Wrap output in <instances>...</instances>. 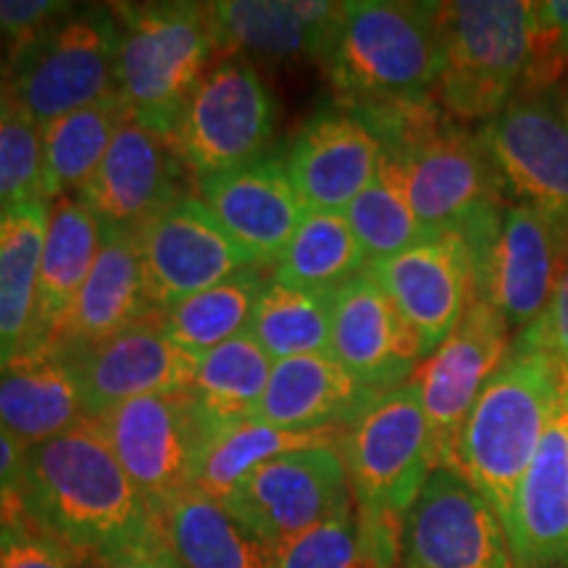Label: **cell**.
Instances as JSON below:
<instances>
[{"label": "cell", "mask_w": 568, "mask_h": 568, "mask_svg": "<svg viewBox=\"0 0 568 568\" xmlns=\"http://www.w3.org/2000/svg\"><path fill=\"white\" fill-rule=\"evenodd\" d=\"M339 435H343L339 429H282V426L258 422V418L219 426L211 432L209 443L197 458L193 489L224 503L251 477V471L266 460L280 458L284 453L305 450V447L335 445L339 443Z\"/></svg>", "instance_id": "obj_30"}, {"label": "cell", "mask_w": 568, "mask_h": 568, "mask_svg": "<svg viewBox=\"0 0 568 568\" xmlns=\"http://www.w3.org/2000/svg\"><path fill=\"white\" fill-rule=\"evenodd\" d=\"M134 237L148 293L161 314L226 276L261 266L193 193L163 209Z\"/></svg>", "instance_id": "obj_16"}, {"label": "cell", "mask_w": 568, "mask_h": 568, "mask_svg": "<svg viewBox=\"0 0 568 568\" xmlns=\"http://www.w3.org/2000/svg\"><path fill=\"white\" fill-rule=\"evenodd\" d=\"M284 166L305 211L345 213L379 174L382 145L347 105H339L301 126Z\"/></svg>", "instance_id": "obj_21"}, {"label": "cell", "mask_w": 568, "mask_h": 568, "mask_svg": "<svg viewBox=\"0 0 568 568\" xmlns=\"http://www.w3.org/2000/svg\"><path fill=\"white\" fill-rule=\"evenodd\" d=\"M514 345V329L485 297L474 295L456 329L426 355L410 382L418 387L437 466L453 468L456 443L481 389Z\"/></svg>", "instance_id": "obj_14"}, {"label": "cell", "mask_w": 568, "mask_h": 568, "mask_svg": "<svg viewBox=\"0 0 568 568\" xmlns=\"http://www.w3.org/2000/svg\"><path fill=\"white\" fill-rule=\"evenodd\" d=\"M74 3L63 0H0V67L67 17Z\"/></svg>", "instance_id": "obj_42"}, {"label": "cell", "mask_w": 568, "mask_h": 568, "mask_svg": "<svg viewBox=\"0 0 568 568\" xmlns=\"http://www.w3.org/2000/svg\"><path fill=\"white\" fill-rule=\"evenodd\" d=\"M403 531L345 514L274 545V568H400Z\"/></svg>", "instance_id": "obj_37"}, {"label": "cell", "mask_w": 568, "mask_h": 568, "mask_svg": "<svg viewBox=\"0 0 568 568\" xmlns=\"http://www.w3.org/2000/svg\"><path fill=\"white\" fill-rule=\"evenodd\" d=\"M88 416L82 387L61 347L32 343L0 364V426L24 450L74 429Z\"/></svg>", "instance_id": "obj_25"}, {"label": "cell", "mask_w": 568, "mask_h": 568, "mask_svg": "<svg viewBox=\"0 0 568 568\" xmlns=\"http://www.w3.org/2000/svg\"><path fill=\"white\" fill-rule=\"evenodd\" d=\"M355 514L403 527L437 468L422 395L414 382L376 395L339 435Z\"/></svg>", "instance_id": "obj_8"}, {"label": "cell", "mask_w": 568, "mask_h": 568, "mask_svg": "<svg viewBox=\"0 0 568 568\" xmlns=\"http://www.w3.org/2000/svg\"><path fill=\"white\" fill-rule=\"evenodd\" d=\"M568 77V0L531 3V59L521 92L556 90Z\"/></svg>", "instance_id": "obj_40"}, {"label": "cell", "mask_w": 568, "mask_h": 568, "mask_svg": "<svg viewBox=\"0 0 568 568\" xmlns=\"http://www.w3.org/2000/svg\"><path fill=\"white\" fill-rule=\"evenodd\" d=\"M34 201H42V130L0 77V216Z\"/></svg>", "instance_id": "obj_39"}, {"label": "cell", "mask_w": 568, "mask_h": 568, "mask_svg": "<svg viewBox=\"0 0 568 568\" xmlns=\"http://www.w3.org/2000/svg\"><path fill=\"white\" fill-rule=\"evenodd\" d=\"M368 268L364 245L345 213L308 211L293 240L272 264V282L287 287L335 293Z\"/></svg>", "instance_id": "obj_34"}, {"label": "cell", "mask_w": 568, "mask_h": 568, "mask_svg": "<svg viewBox=\"0 0 568 568\" xmlns=\"http://www.w3.org/2000/svg\"><path fill=\"white\" fill-rule=\"evenodd\" d=\"M126 119L122 98L113 95L42 124V201L51 205L80 193Z\"/></svg>", "instance_id": "obj_32"}, {"label": "cell", "mask_w": 568, "mask_h": 568, "mask_svg": "<svg viewBox=\"0 0 568 568\" xmlns=\"http://www.w3.org/2000/svg\"><path fill=\"white\" fill-rule=\"evenodd\" d=\"M366 124L426 230L460 232L468 243L495 230L506 187L479 132L453 122L435 98L374 105Z\"/></svg>", "instance_id": "obj_2"}, {"label": "cell", "mask_w": 568, "mask_h": 568, "mask_svg": "<svg viewBox=\"0 0 568 568\" xmlns=\"http://www.w3.org/2000/svg\"><path fill=\"white\" fill-rule=\"evenodd\" d=\"M566 387V374L542 347L514 337L508 358L481 389L458 435L453 468L495 508L508 539L518 489Z\"/></svg>", "instance_id": "obj_3"}, {"label": "cell", "mask_w": 568, "mask_h": 568, "mask_svg": "<svg viewBox=\"0 0 568 568\" xmlns=\"http://www.w3.org/2000/svg\"><path fill=\"white\" fill-rule=\"evenodd\" d=\"M435 101L453 122H489L524 88L531 59V0L439 3Z\"/></svg>", "instance_id": "obj_6"}, {"label": "cell", "mask_w": 568, "mask_h": 568, "mask_svg": "<svg viewBox=\"0 0 568 568\" xmlns=\"http://www.w3.org/2000/svg\"><path fill=\"white\" fill-rule=\"evenodd\" d=\"M113 6H74L59 24L0 67L6 90L34 124L119 95Z\"/></svg>", "instance_id": "obj_7"}, {"label": "cell", "mask_w": 568, "mask_h": 568, "mask_svg": "<svg viewBox=\"0 0 568 568\" xmlns=\"http://www.w3.org/2000/svg\"><path fill=\"white\" fill-rule=\"evenodd\" d=\"M335 293L268 282L251 322V335L274 361L329 353Z\"/></svg>", "instance_id": "obj_36"}, {"label": "cell", "mask_w": 568, "mask_h": 568, "mask_svg": "<svg viewBox=\"0 0 568 568\" xmlns=\"http://www.w3.org/2000/svg\"><path fill=\"white\" fill-rule=\"evenodd\" d=\"M155 558L163 568H274V548L224 503L184 493L155 516Z\"/></svg>", "instance_id": "obj_27"}, {"label": "cell", "mask_w": 568, "mask_h": 568, "mask_svg": "<svg viewBox=\"0 0 568 568\" xmlns=\"http://www.w3.org/2000/svg\"><path fill=\"white\" fill-rule=\"evenodd\" d=\"M205 6L219 53L272 63H322L345 13V0H216Z\"/></svg>", "instance_id": "obj_23"}, {"label": "cell", "mask_w": 568, "mask_h": 568, "mask_svg": "<svg viewBox=\"0 0 568 568\" xmlns=\"http://www.w3.org/2000/svg\"><path fill=\"white\" fill-rule=\"evenodd\" d=\"M153 314L161 311L148 293L138 237L130 230L103 226L95 264L45 343L61 351L101 343Z\"/></svg>", "instance_id": "obj_24"}, {"label": "cell", "mask_w": 568, "mask_h": 568, "mask_svg": "<svg viewBox=\"0 0 568 568\" xmlns=\"http://www.w3.org/2000/svg\"><path fill=\"white\" fill-rule=\"evenodd\" d=\"M510 548L518 568H568V387L518 489Z\"/></svg>", "instance_id": "obj_26"}, {"label": "cell", "mask_w": 568, "mask_h": 568, "mask_svg": "<svg viewBox=\"0 0 568 568\" xmlns=\"http://www.w3.org/2000/svg\"><path fill=\"white\" fill-rule=\"evenodd\" d=\"M347 224L364 245L368 264L414 247L432 234L410 209L395 166L382 155L379 174L345 211Z\"/></svg>", "instance_id": "obj_38"}, {"label": "cell", "mask_w": 568, "mask_h": 568, "mask_svg": "<svg viewBox=\"0 0 568 568\" xmlns=\"http://www.w3.org/2000/svg\"><path fill=\"white\" fill-rule=\"evenodd\" d=\"M439 3L345 0V13L322 67L347 105L435 98Z\"/></svg>", "instance_id": "obj_4"}, {"label": "cell", "mask_w": 568, "mask_h": 568, "mask_svg": "<svg viewBox=\"0 0 568 568\" xmlns=\"http://www.w3.org/2000/svg\"><path fill=\"white\" fill-rule=\"evenodd\" d=\"M329 353L379 395L408 385L426 358L418 332L368 268L335 290Z\"/></svg>", "instance_id": "obj_20"}, {"label": "cell", "mask_w": 568, "mask_h": 568, "mask_svg": "<svg viewBox=\"0 0 568 568\" xmlns=\"http://www.w3.org/2000/svg\"><path fill=\"white\" fill-rule=\"evenodd\" d=\"M558 95H560V101H564V109H566V113H568V77H566V80L564 82H560L558 84Z\"/></svg>", "instance_id": "obj_46"}, {"label": "cell", "mask_w": 568, "mask_h": 568, "mask_svg": "<svg viewBox=\"0 0 568 568\" xmlns=\"http://www.w3.org/2000/svg\"><path fill=\"white\" fill-rule=\"evenodd\" d=\"M48 209L34 201L0 216V364L30 339Z\"/></svg>", "instance_id": "obj_31"}, {"label": "cell", "mask_w": 568, "mask_h": 568, "mask_svg": "<svg viewBox=\"0 0 568 568\" xmlns=\"http://www.w3.org/2000/svg\"><path fill=\"white\" fill-rule=\"evenodd\" d=\"M516 337H524L529 339V343H535L537 347H542L568 379V264L558 282L556 295H552L548 314L539 318L531 329L521 332V335Z\"/></svg>", "instance_id": "obj_43"}, {"label": "cell", "mask_w": 568, "mask_h": 568, "mask_svg": "<svg viewBox=\"0 0 568 568\" xmlns=\"http://www.w3.org/2000/svg\"><path fill=\"white\" fill-rule=\"evenodd\" d=\"M195 190L205 209L261 266L274 264L308 213L290 182L284 155L276 153L203 176Z\"/></svg>", "instance_id": "obj_22"}, {"label": "cell", "mask_w": 568, "mask_h": 568, "mask_svg": "<svg viewBox=\"0 0 568 568\" xmlns=\"http://www.w3.org/2000/svg\"><path fill=\"white\" fill-rule=\"evenodd\" d=\"M276 103L247 59L216 61L184 105L174 142L193 180L266 155Z\"/></svg>", "instance_id": "obj_10"}, {"label": "cell", "mask_w": 568, "mask_h": 568, "mask_svg": "<svg viewBox=\"0 0 568 568\" xmlns=\"http://www.w3.org/2000/svg\"><path fill=\"white\" fill-rule=\"evenodd\" d=\"M103 245V224L77 195L61 197L48 209L45 243L40 255L38 301L27 345L45 343L88 280Z\"/></svg>", "instance_id": "obj_29"}, {"label": "cell", "mask_w": 568, "mask_h": 568, "mask_svg": "<svg viewBox=\"0 0 568 568\" xmlns=\"http://www.w3.org/2000/svg\"><path fill=\"white\" fill-rule=\"evenodd\" d=\"M376 395L332 353L301 355L276 361L255 418L282 429L343 432Z\"/></svg>", "instance_id": "obj_28"}, {"label": "cell", "mask_w": 568, "mask_h": 568, "mask_svg": "<svg viewBox=\"0 0 568 568\" xmlns=\"http://www.w3.org/2000/svg\"><path fill=\"white\" fill-rule=\"evenodd\" d=\"M368 272L418 332L426 355L445 343L477 295L474 255L460 232L432 234L408 251L374 261Z\"/></svg>", "instance_id": "obj_18"}, {"label": "cell", "mask_w": 568, "mask_h": 568, "mask_svg": "<svg viewBox=\"0 0 568 568\" xmlns=\"http://www.w3.org/2000/svg\"><path fill=\"white\" fill-rule=\"evenodd\" d=\"M92 418L155 516L193 489L213 426L190 389L138 397Z\"/></svg>", "instance_id": "obj_9"}, {"label": "cell", "mask_w": 568, "mask_h": 568, "mask_svg": "<svg viewBox=\"0 0 568 568\" xmlns=\"http://www.w3.org/2000/svg\"><path fill=\"white\" fill-rule=\"evenodd\" d=\"M69 355L90 416L145 395L182 393L193 387L195 355L184 353L163 329V314L101 343L71 347Z\"/></svg>", "instance_id": "obj_19"}, {"label": "cell", "mask_w": 568, "mask_h": 568, "mask_svg": "<svg viewBox=\"0 0 568 568\" xmlns=\"http://www.w3.org/2000/svg\"><path fill=\"white\" fill-rule=\"evenodd\" d=\"M184 166L174 134L155 132L132 119L119 126L98 172L77 197L103 226L138 232L182 195Z\"/></svg>", "instance_id": "obj_17"}, {"label": "cell", "mask_w": 568, "mask_h": 568, "mask_svg": "<svg viewBox=\"0 0 568 568\" xmlns=\"http://www.w3.org/2000/svg\"><path fill=\"white\" fill-rule=\"evenodd\" d=\"M24 468V447L0 426V506L17 500Z\"/></svg>", "instance_id": "obj_44"}, {"label": "cell", "mask_w": 568, "mask_h": 568, "mask_svg": "<svg viewBox=\"0 0 568 568\" xmlns=\"http://www.w3.org/2000/svg\"><path fill=\"white\" fill-rule=\"evenodd\" d=\"M116 92L126 116L155 132L174 134L190 95L216 55L209 6L119 3Z\"/></svg>", "instance_id": "obj_5"}, {"label": "cell", "mask_w": 568, "mask_h": 568, "mask_svg": "<svg viewBox=\"0 0 568 568\" xmlns=\"http://www.w3.org/2000/svg\"><path fill=\"white\" fill-rule=\"evenodd\" d=\"M19 503L77 566L155 556V514L92 416L27 447Z\"/></svg>", "instance_id": "obj_1"}, {"label": "cell", "mask_w": 568, "mask_h": 568, "mask_svg": "<svg viewBox=\"0 0 568 568\" xmlns=\"http://www.w3.org/2000/svg\"><path fill=\"white\" fill-rule=\"evenodd\" d=\"M272 372L274 361L264 347L251 335H240L197 358L190 393L213 429L251 422L264 400Z\"/></svg>", "instance_id": "obj_35"}, {"label": "cell", "mask_w": 568, "mask_h": 568, "mask_svg": "<svg viewBox=\"0 0 568 568\" xmlns=\"http://www.w3.org/2000/svg\"><path fill=\"white\" fill-rule=\"evenodd\" d=\"M400 568H518L495 508L456 468L437 466L403 521Z\"/></svg>", "instance_id": "obj_13"}, {"label": "cell", "mask_w": 568, "mask_h": 568, "mask_svg": "<svg viewBox=\"0 0 568 568\" xmlns=\"http://www.w3.org/2000/svg\"><path fill=\"white\" fill-rule=\"evenodd\" d=\"M479 138L506 195L568 230V113L558 90L518 92Z\"/></svg>", "instance_id": "obj_15"}, {"label": "cell", "mask_w": 568, "mask_h": 568, "mask_svg": "<svg viewBox=\"0 0 568 568\" xmlns=\"http://www.w3.org/2000/svg\"><path fill=\"white\" fill-rule=\"evenodd\" d=\"M471 255L477 295L516 337L548 314L568 264V230L537 209L506 203L497 230Z\"/></svg>", "instance_id": "obj_12"}, {"label": "cell", "mask_w": 568, "mask_h": 568, "mask_svg": "<svg viewBox=\"0 0 568 568\" xmlns=\"http://www.w3.org/2000/svg\"><path fill=\"white\" fill-rule=\"evenodd\" d=\"M98 568H163V566L155 556H134V558H124V560H113V564H105Z\"/></svg>", "instance_id": "obj_45"}, {"label": "cell", "mask_w": 568, "mask_h": 568, "mask_svg": "<svg viewBox=\"0 0 568 568\" xmlns=\"http://www.w3.org/2000/svg\"><path fill=\"white\" fill-rule=\"evenodd\" d=\"M0 568H77V564L34 527L17 497L0 506Z\"/></svg>", "instance_id": "obj_41"}, {"label": "cell", "mask_w": 568, "mask_h": 568, "mask_svg": "<svg viewBox=\"0 0 568 568\" xmlns=\"http://www.w3.org/2000/svg\"><path fill=\"white\" fill-rule=\"evenodd\" d=\"M224 506L272 548L353 514L355 500L339 443L266 460L226 497Z\"/></svg>", "instance_id": "obj_11"}, {"label": "cell", "mask_w": 568, "mask_h": 568, "mask_svg": "<svg viewBox=\"0 0 568 568\" xmlns=\"http://www.w3.org/2000/svg\"><path fill=\"white\" fill-rule=\"evenodd\" d=\"M268 282L272 276H266V266H247L163 311V329L184 353L201 358L213 347L247 335Z\"/></svg>", "instance_id": "obj_33"}]
</instances>
